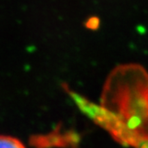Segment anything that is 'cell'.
I'll return each instance as SVG.
<instances>
[{
	"label": "cell",
	"instance_id": "1",
	"mask_svg": "<svg viewBox=\"0 0 148 148\" xmlns=\"http://www.w3.org/2000/svg\"><path fill=\"white\" fill-rule=\"evenodd\" d=\"M0 148H26V146L16 137L0 135Z\"/></svg>",
	"mask_w": 148,
	"mask_h": 148
},
{
	"label": "cell",
	"instance_id": "2",
	"mask_svg": "<svg viewBox=\"0 0 148 148\" xmlns=\"http://www.w3.org/2000/svg\"><path fill=\"white\" fill-rule=\"evenodd\" d=\"M137 148H148V140H146V141H142V142L138 145Z\"/></svg>",
	"mask_w": 148,
	"mask_h": 148
}]
</instances>
